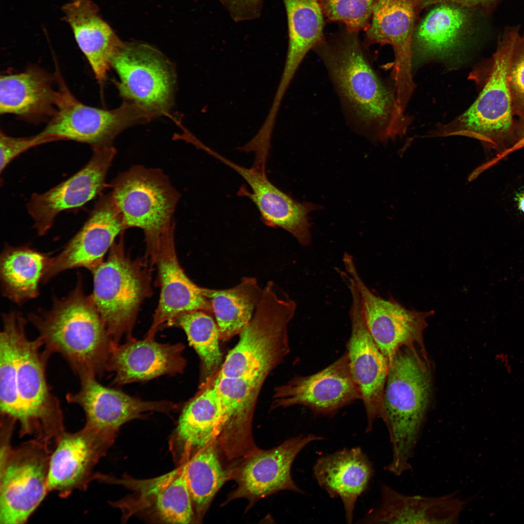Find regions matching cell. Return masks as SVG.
I'll return each instance as SVG.
<instances>
[{
    "label": "cell",
    "mask_w": 524,
    "mask_h": 524,
    "mask_svg": "<svg viewBox=\"0 0 524 524\" xmlns=\"http://www.w3.org/2000/svg\"><path fill=\"white\" fill-rule=\"evenodd\" d=\"M417 348L403 346L397 350L389 366L384 391L382 419L392 447L387 469L396 475L411 468L430 397L427 358Z\"/></svg>",
    "instance_id": "obj_4"
},
{
    "label": "cell",
    "mask_w": 524,
    "mask_h": 524,
    "mask_svg": "<svg viewBox=\"0 0 524 524\" xmlns=\"http://www.w3.org/2000/svg\"><path fill=\"white\" fill-rule=\"evenodd\" d=\"M275 407L300 405L317 414H334L361 399L351 375L346 352L323 370L309 376H297L276 389Z\"/></svg>",
    "instance_id": "obj_18"
},
{
    "label": "cell",
    "mask_w": 524,
    "mask_h": 524,
    "mask_svg": "<svg viewBox=\"0 0 524 524\" xmlns=\"http://www.w3.org/2000/svg\"><path fill=\"white\" fill-rule=\"evenodd\" d=\"M359 32L345 27L313 49L325 67L348 123L386 141L404 135L409 120L395 94L374 69Z\"/></svg>",
    "instance_id": "obj_1"
},
{
    "label": "cell",
    "mask_w": 524,
    "mask_h": 524,
    "mask_svg": "<svg viewBox=\"0 0 524 524\" xmlns=\"http://www.w3.org/2000/svg\"><path fill=\"white\" fill-rule=\"evenodd\" d=\"M125 229L111 192L101 195L82 228L58 254L51 257L42 283L68 269L82 267L92 272Z\"/></svg>",
    "instance_id": "obj_17"
},
{
    "label": "cell",
    "mask_w": 524,
    "mask_h": 524,
    "mask_svg": "<svg viewBox=\"0 0 524 524\" xmlns=\"http://www.w3.org/2000/svg\"><path fill=\"white\" fill-rule=\"evenodd\" d=\"M419 26L415 35L418 51L426 57H445L458 45L468 20V9L451 2L436 4Z\"/></svg>",
    "instance_id": "obj_33"
},
{
    "label": "cell",
    "mask_w": 524,
    "mask_h": 524,
    "mask_svg": "<svg viewBox=\"0 0 524 524\" xmlns=\"http://www.w3.org/2000/svg\"><path fill=\"white\" fill-rule=\"evenodd\" d=\"M508 78L514 115H524V34L520 33L510 60Z\"/></svg>",
    "instance_id": "obj_39"
},
{
    "label": "cell",
    "mask_w": 524,
    "mask_h": 524,
    "mask_svg": "<svg viewBox=\"0 0 524 524\" xmlns=\"http://www.w3.org/2000/svg\"><path fill=\"white\" fill-rule=\"evenodd\" d=\"M498 0H419L421 11L434 4L443 2H451L467 9L471 8H489Z\"/></svg>",
    "instance_id": "obj_42"
},
{
    "label": "cell",
    "mask_w": 524,
    "mask_h": 524,
    "mask_svg": "<svg viewBox=\"0 0 524 524\" xmlns=\"http://www.w3.org/2000/svg\"><path fill=\"white\" fill-rule=\"evenodd\" d=\"M28 319L44 349L61 355L79 377H98L106 371L113 342L90 295L84 291L81 274L68 295L54 297L50 310L32 312Z\"/></svg>",
    "instance_id": "obj_2"
},
{
    "label": "cell",
    "mask_w": 524,
    "mask_h": 524,
    "mask_svg": "<svg viewBox=\"0 0 524 524\" xmlns=\"http://www.w3.org/2000/svg\"><path fill=\"white\" fill-rule=\"evenodd\" d=\"M296 307L293 300L269 281L252 318L240 333L238 342L229 351L217 374L262 384L290 351L288 327Z\"/></svg>",
    "instance_id": "obj_5"
},
{
    "label": "cell",
    "mask_w": 524,
    "mask_h": 524,
    "mask_svg": "<svg viewBox=\"0 0 524 524\" xmlns=\"http://www.w3.org/2000/svg\"><path fill=\"white\" fill-rule=\"evenodd\" d=\"M119 79L117 86L126 101L136 104L155 116L166 115L175 84L170 63L146 44H124L112 59Z\"/></svg>",
    "instance_id": "obj_11"
},
{
    "label": "cell",
    "mask_w": 524,
    "mask_h": 524,
    "mask_svg": "<svg viewBox=\"0 0 524 524\" xmlns=\"http://www.w3.org/2000/svg\"><path fill=\"white\" fill-rule=\"evenodd\" d=\"M238 173L247 182L251 192L242 186L238 195L250 199L268 226L279 228L291 233L303 246L311 241V226L308 214L319 207L310 202H300L271 182L265 168L253 165L246 168L232 162L209 147L204 150Z\"/></svg>",
    "instance_id": "obj_16"
},
{
    "label": "cell",
    "mask_w": 524,
    "mask_h": 524,
    "mask_svg": "<svg viewBox=\"0 0 524 524\" xmlns=\"http://www.w3.org/2000/svg\"><path fill=\"white\" fill-rule=\"evenodd\" d=\"M123 232L110 248L108 257L91 272L93 290L90 296L113 343L119 344L131 332L144 300L151 295L150 276L142 260H131L126 253Z\"/></svg>",
    "instance_id": "obj_6"
},
{
    "label": "cell",
    "mask_w": 524,
    "mask_h": 524,
    "mask_svg": "<svg viewBox=\"0 0 524 524\" xmlns=\"http://www.w3.org/2000/svg\"><path fill=\"white\" fill-rule=\"evenodd\" d=\"M381 502L360 520L365 524H457L467 501L454 493L438 497L407 495L383 485Z\"/></svg>",
    "instance_id": "obj_24"
},
{
    "label": "cell",
    "mask_w": 524,
    "mask_h": 524,
    "mask_svg": "<svg viewBox=\"0 0 524 524\" xmlns=\"http://www.w3.org/2000/svg\"><path fill=\"white\" fill-rule=\"evenodd\" d=\"M50 356L38 338L31 340L26 332L22 334L17 371L20 433L34 435L49 445L55 444L65 431L60 403L52 393L47 378Z\"/></svg>",
    "instance_id": "obj_10"
},
{
    "label": "cell",
    "mask_w": 524,
    "mask_h": 524,
    "mask_svg": "<svg viewBox=\"0 0 524 524\" xmlns=\"http://www.w3.org/2000/svg\"><path fill=\"white\" fill-rule=\"evenodd\" d=\"M184 349L180 343L161 344L154 338L131 337L123 344L112 343L106 371L114 373L113 383L117 385L175 376L182 373L186 366Z\"/></svg>",
    "instance_id": "obj_22"
},
{
    "label": "cell",
    "mask_w": 524,
    "mask_h": 524,
    "mask_svg": "<svg viewBox=\"0 0 524 524\" xmlns=\"http://www.w3.org/2000/svg\"><path fill=\"white\" fill-rule=\"evenodd\" d=\"M55 76L37 66L1 75L0 114H12L30 122L49 119L56 110Z\"/></svg>",
    "instance_id": "obj_27"
},
{
    "label": "cell",
    "mask_w": 524,
    "mask_h": 524,
    "mask_svg": "<svg viewBox=\"0 0 524 524\" xmlns=\"http://www.w3.org/2000/svg\"><path fill=\"white\" fill-rule=\"evenodd\" d=\"M53 142L51 138L38 133L34 136L14 137L2 131L0 132V172L5 170L15 158L29 149L40 145Z\"/></svg>",
    "instance_id": "obj_40"
},
{
    "label": "cell",
    "mask_w": 524,
    "mask_h": 524,
    "mask_svg": "<svg viewBox=\"0 0 524 524\" xmlns=\"http://www.w3.org/2000/svg\"><path fill=\"white\" fill-rule=\"evenodd\" d=\"M288 24V45L279 81L288 87L308 52L325 39L324 16L317 0H282Z\"/></svg>",
    "instance_id": "obj_30"
},
{
    "label": "cell",
    "mask_w": 524,
    "mask_h": 524,
    "mask_svg": "<svg viewBox=\"0 0 524 524\" xmlns=\"http://www.w3.org/2000/svg\"><path fill=\"white\" fill-rule=\"evenodd\" d=\"M77 43L87 60L98 82L102 84L112 61L125 43L98 15L89 0H72L63 8Z\"/></svg>",
    "instance_id": "obj_28"
},
{
    "label": "cell",
    "mask_w": 524,
    "mask_h": 524,
    "mask_svg": "<svg viewBox=\"0 0 524 524\" xmlns=\"http://www.w3.org/2000/svg\"><path fill=\"white\" fill-rule=\"evenodd\" d=\"M519 33L508 28L499 39L496 49L486 64L482 89L473 104L453 120L438 125L429 137L463 136L475 139L495 157L484 164L491 167L517 150L514 118L508 75L510 60Z\"/></svg>",
    "instance_id": "obj_3"
},
{
    "label": "cell",
    "mask_w": 524,
    "mask_h": 524,
    "mask_svg": "<svg viewBox=\"0 0 524 524\" xmlns=\"http://www.w3.org/2000/svg\"><path fill=\"white\" fill-rule=\"evenodd\" d=\"M185 464L153 479L133 482L140 507L152 506L159 520L168 524H189L194 507L187 486Z\"/></svg>",
    "instance_id": "obj_29"
},
{
    "label": "cell",
    "mask_w": 524,
    "mask_h": 524,
    "mask_svg": "<svg viewBox=\"0 0 524 524\" xmlns=\"http://www.w3.org/2000/svg\"><path fill=\"white\" fill-rule=\"evenodd\" d=\"M88 162L66 180L42 193L33 194L27 205L40 236L52 227L61 212L81 207L100 194L116 153L113 146L92 148Z\"/></svg>",
    "instance_id": "obj_15"
},
{
    "label": "cell",
    "mask_w": 524,
    "mask_h": 524,
    "mask_svg": "<svg viewBox=\"0 0 524 524\" xmlns=\"http://www.w3.org/2000/svg\"><path fill=\"white\" fill-rule=\"evenodd\" d=\"M224 415L219 394L210 379L184 406L171 439L170 447L181 463L213 442L224 428Z\"/></svg>",
    "instance_id": "obj_25"
},
{
    "label": "cell",
    "mask_w": 524,
    "mask_h": 524,
    "mask_svg": "<svg viewBox=\"0 0 524 524\" xmlns=\"http://www.w3.org/2000/svg\"><path fill=\"white\" fill-rule=\"evenodd\" d=\"M515 199L517 201L518 209L524 213V190L516 194Z\"/></svg>",
    "instance_id": "obj_44"
},
{
    "label": "cell",
    "mask_w": 524,
    "mask_h": 524,
    "mask_svg": "<svg viewBox=\"0 0 524 524\" xmlns=\"http://www.w3.org/2000/svg\"><path fill=\"white\" fill-rule=\"evenodd\" d=\"M325 19L352 31H365L380 0H317Z\"/></svg>",
    "instance_id": "obj_38"
},
{
    "label": "cell",
    "mask_w": 524,
    "mask_h": 524,
    "mask_svg": "<svg viewBox=\"0 0 524 524\" xmlns=\"http://www.w3.org/2000/svg\"><path fill=\"white\" fill-rule=\"evenodd\" d=\"M263 289L256 278L244 277L237 285L225 289L203 288L211 303L220 340L226 341L239 334L253 317Z\"/></svg>",
    "instance_id": "obj_32"
},
{
    "label": "cell",
    "mask_w": 524,
    "mask_h": 524,
    "mask_svg": "<svg viewBox=\"0 0 524 524\" xmlns=\"http://www.w3.org/2000/svg\"><path fill=\"white\" fill-rule=\"evenodd\" d=\"M184 462L193 507L197 514L201 516L225 482L227 474L213 442L197 451Z\"/></svg>",
    "instance_id": "obj_35"
},
{
    "label": "cell",
    "mask_w": 524,
    "mask_h": 524,
    "mask_svg": "<svg viewBox=\"0 0 524 524\" xmlns=\"http://www.w3.org/2000/svg\"><path fill=\"white\" fill-rule=\"evenodd\" d=\"M174 224L161 236L151 262L158 269L161 293L158 307L146 338H154L163 324L172 326L180 313L195 310L212 313L210 302L203 287L195 284L185 274L176 254Z\"/></svg>",
    "instance_id": "obj_20"
},
{
    "label": "cell",
    "mask_w": 524,
    "mask_h": 524,
    "mask_svg": "<svg viewBox=\"0 0 524 524\" xmlns=\"http://www.w3.org/2000/svg\"><path fill=\"white\" fill-rule=\"evenodd\" d=\"M52 450L34 439L16 448L9 440L0 448V523H25L44 499Z\"/></svg>",
    "instance_id": "obj_9"
},
{
    "label": "cell",
    "mask_w": 524,
    "mask_h": 524,
    "mask_svg": "<svg viewBox=\"0 0 524 524\" xmlns=\"http://www.w3.org/2000/svg\"><path fill=\"white\" fill-rule=\"evenodd\" d=\"M419 0H380L375 7L363 41L372 45H391L394 61L392 72L397 101L407 105L415 89L411 74L412 44Z\"/></svg>",
    "instance_id": "obj_14"
},
{
    "label": "cell",
    "mask_w": 524,
    "mask_h": 524,
    "mask_svg": "<svg viewBox=\"0 0 524 524\" xmlns=\"http://www.w3.org/2000/svg\"><path fill=\"white\" fill-rule=\"evenodd\" d=\"M232 19L241 22L258 18L261 15L263 0H219Z\"/></svg>",
    "instance_id": "obj_41"
},
{
    "label": "cell",
    "mask_w": 524,
    "mask_h": 524,
    "mask_svg": "<svg viewBox=\"0 0 524 524\" xmlns=\"http://www.w3.org/2000/svg\"><path fill=\"white\" fill-rule=\"evenodd\" d=\"M209 313L203 310L184 312L175 318L172 325L181 328L186 334L200 359L205 381L212 377L222 358L218 326Z\"/></svg>",
    "instance_id": "obj_36"
},
{
    "label": "cell",
    "mask_w": 524,
    "mask_h": 524,
    "mask_svg": "<svg viewBox=\"0 0 524 524\" xmlns=\"http://www.w3.org/2000/svg\"><path fill=\"white\" fill-rule=\"evenodd\" d=\"M110 187L125 229L136 227L144 231L147 257L151 260L163 233L174 224L180 193L162 170L142 165L121 172Z\"/></svg>",
    "instance_id": "obj_7"
},
{
    "label": "cell",
    "mask_w": 524,
    "mask_h": 524,
    "mask_svg": "<svg viewBox=\"0 0 524 524\" xmlns=\"http://www.w3.org/2000/svg\"><path fill=\"white\" fill-rule=\"evenodd\" d=\"M345 283L351 296V324L346 353L351 375L358 386L365 409L370 432L375 420L383 415V399L388 362L371 336L364 318L360 298L352 278Z\"/></svg>",
    "instance_id": "obj_13"
},
{
    "label": "cell",
    "mask_w": 524,
    "mask_h": 524,
    "mask_svg": "<svg viewBox=\"0 0 524 524\" xmlns=\"http://www.w3.org/2000/svg\"><path fill=\"white\" fill-rule=\"evenodd\" d=\"M80 388L66 394V399L83 409L84 426L104 434L115 437L120 427L131 420L141 418L144 413H167L177 405L167 401H144L100 384L95 376L79 377Z\"/></svg>",
    "instance_id": "obj_19"
},
{
    "label": "cell",
    "mask_w": 524,
    "mask_h": 524,
    "mask_svg": "<svg viewBox=\"0 0 524 524\" xmlns=\"http://www.w3.org/2000/svg\"><path fill=\"white\" fill-rule=\"evenodd\" d=\"M343 262L357 288L367 327L389 365L402 346H418L425 351L423 332L434 311L408 310L393 298L377 295L360 277L352 255L344 256Z\"/></svg>",
    "instance_id": "obj_12"
},
{
    "label": "cell",
    "mask_w": 524,
    "mask_h": 524,
    "mask_svg": "<svg viewBox=\"0 0 524 524\" xmlns=\"http://www.w3.org/2000/svg\"><path fill=\"white\" fill-rule=\"evenodd\" d=\"M50 254L27 245H5L0 257V280L4 296L21 304L39 295V284L49 263Z\"/></svg>",
    "instance_id": "obj_31"
},
{
    "label": "cell",
    "mask_w": 524,
    "mask_h": 524,
    "mask_svg": "<svg viewBox=\"0 0 524 524\" xmlns=\"http://www.w3.org/2000/svg\"><path fill=\"white\" fill-rule=\"evenodd\" d=\"M322 439L313 434L300 435L253 455L242 469L235 496L256 499L281 490L302 492L292 479V463L307 445Z\"/></svg>",
    "instance_id": "obj_23"
},
{
    "label": "cell",
    "mask_w": 524,
    "mask_h": 524,
    "mask_svg": "<svg viewBox=\"0 0 524 524\" xmlns=\"http://www.w3.org/2000/svg\"><path fill=\"white\" fill-rule=\"evenodd\" d=\"M217 388L224 415V429L246 428L250 424L262 385L243 378L210 379Z\"/></svg>",
    "instance_id": "obj_37"
},
{
    "label": "cell",
    "mask_w": 524,
    "mask_h": 524,
    "mask_svg": "<svg viewBox=\"0 0 524 524\" xmlns=\"http://www.w3.org/2000/svg\"><path fill=\"white\" fill-rule=\"evenodd\" d=\"M115 438L86 426L74 433L65 431L50 455L49 491L66 497L76 490L85 489Z\"/></svg>",
    "instance_id": "obj_21"
},
{
    "label": "cell",
    "mask_w": 524,
    "mask_h": 524,
    "mask_svg": "<svg viewBox=\"0 0 524 524\" xmlns=\"http://www.w3.org/2000/svg\"><path fill=\"white\" fill-rule=\"evenodd\" d=\"M56 110L39 134L54 141L72 140L92 148L112 146L125 129L151 120L154 115L143 107L125 101L116 109L104 110L83 104L72 94L59 71Z\"/></svg>",
    "instance_id": "obj_8"
},
{
    "label": "cell",
    "mask_w": 524,
    "mask_h": 524,
    "mask_svg": "<svg viewBox=\"0 0 524 524\" xmlns=\"http://www.w3.org/2000/svg\"><path fill=\"white\" fill-rule=\"evenodd\" d=\"M27 320L16 311L2 316L0 333V414L18 422L21 409L17 389V360L19 343L26 331Z\"/></svg>",
    "instance_id": "obj_34"
},
{
    "label": "cell",
    "mask_w": 524,
    "mask_h": 524,
    "mask_svg": "<svg viewBox=\"0 0 524 524\" xmlns=\"http://www.w3.org/2000/svg\"><path fill=\"white\" fill-rule=\"evenodd\" d=\"M313 471L321 488L342 500L346 521L352 523L356 503L373 475L367 457L359 447L344 449L318 458Z\"/></svg>",
    "instance_id": "obj_26"
},
{
    "label": "cell",
    "mask_w": 524,
    "mask_h": 524,
    "mask_svg": "<svg viewBox=\"0 0 524 524\" xmlns=\"http://www.w3.org/2000/svg\"><path fill=\"white\" fill-rule=\"evenodd\" d=\"M516 133L517 149L524 147V115L518 117L516 121Z\"/></svg>",
    "instance_id": "obj_43"
}]
</instances>
